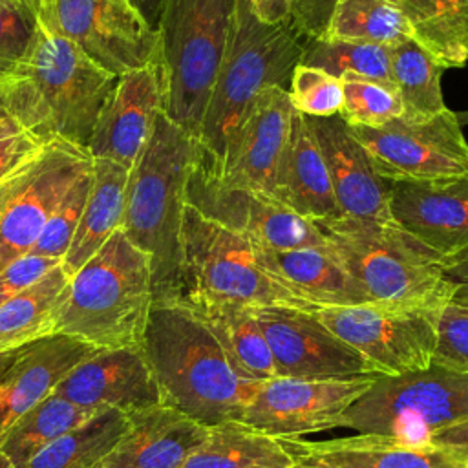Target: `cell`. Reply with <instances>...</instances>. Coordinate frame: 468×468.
I'll use <instances>...</instances> for the list:
<instances>
[{"instance_id":"6da1fadb","label":"cell","mask_w":468,"mask_h":468,"mask_svg":"<svg viewBox=\"0 0 468 468\" xmlns=\"http://www.w3.org/2000/svg\"><path fill=\"white\" fill-rule=\"evenodd\" d=\"M115 84V75L38 24L24 57L0 73V102L40 141L62 139L88 150Z\"/></svg>"},{"instance_id":"7a4b0ae2","label":"cell","mask_w":468,"mask_h":468,"mask_svg":"<svg viewBox=\"0 0 468 468\" xmlns=\"http://www.w3.org/2000/svg\"><path fill=\"white\" fill-rule=\"evenodd\" d=\"M141 346L163 404L207 428L238 420L261 384L241 378L205 320L174 298L154 300Z\"/></svg>"},{"instance_id":"3957f363","label":"cell","mask_w":468,"mask_h":468,"mask_svg":"<svg viewBox=\"0 0 468 468\" xmlns=\"http://www.w3.org/2000/svg\"><path fill=\"white\" fill-rule=\"evenodd\" d=\"M154 303L150 256L121 230L69 276L49 335H64L95 349L141 346Z\"/></svg>"},{"instance_id":"277c9868","label":"cell","mask_w":468,"mask_h":468,"mask_svg":"<svg viewBox=\"0 0 468 468\" xmlns=\"http://www.w3.org/2000/svg\"><path fill=\"white\" fill-rule=\"evenodd\" d=\"M197 154V141L159 112L128 174L119 230L150 256L154 300L176 291L185 186Z\"/></svg>"},{"instance_id":"5b68a950","label":"cell","mask_w":468,"mask_h":468,"mask_svg":"<svg viewBox=\"0 0 468 468\" xmlns=\"http://www.w3.org/2000/svg\"><path fill=\"white\" fill-rule=\"evenodd\" d=\"M305 40L291 18L265 24L252 13L249 0H238L230 42L196 139L199 161L208 170L218 172L223 165L256 97L271 86L289 90Z\"/></svg>"},{"instance_id":"8992f818","label":"cell","mask_w":468,"mask_h":468,"mask_svg":"<svg viewBox=\"0 0 468 468\" xmlns=\"http://www.w3.org/2000/svg\"><path fill=\"white\" fill-rule=\"evenodd\" d=\"M313 223L373 303L441 311L452 302L455 287L442 272V258L397 225L349 216Z\"/></svg>"},{"instance_id":"52a82bcc","label":"cell","mask_w":468,"mask_h":468,"mask_svg":"<svg viewBox=\"0 0 468 468\" xmlns=\"http://www.w3.org/2000/svg\"><path fill=\"white\" fill-rule=\"evenodd\" d=\"M170 298L192 309L291 307L309 313L318 309L265 271L250 239L201 216L186 203L177 283Z\"/></svg>"},{"instance_id":"ba28073f","label":"cell","mask_w":468,"mask_h":468,"mask_svg":"<svg viewBox=\"0 0 468 468\" xmlns=\"http://www.w3.org/2000/svg\"><path fill=\"white\" fill-rule=\"evenodd\" d=\"M238 0H165L159 62L166 117L197 139L207 102L227 53Z\"/></svg>"},{"instance_id":"9c48e42d","label":"cell","mask_w":468,"mask_h":468,"mask_svg":"<svg viewBox=\"0 0 468 468\" xmlns=\"http://www.w3.org/2000/svg\"><path fill=\"white\" fill-rule=\"evenodd\" d=\"M468 419V373L441 366L377 378L336 420V428L426 444Z\"/></svg>"},{"instance_id":"30bf717a","label":"cell","mask_w":468,"mask_h":468,"mask_svg":"<svg viewBox=\"0 0 468 468\" xmlns=\"http://www.w3.org/2000/svg\"><path fill=\"white\" fill-rule=\"evenodd\" d=\"M91 161L86 148L55 139L0 183V271L35 247L49 216Z\"/></svg>"},{"instance_id":"8fae6325","label":"cell","mask_w":468,"mask_h":468,"mask_svg":"<svg viewBox=\"0 0 468 468\" xmlns=\"http://www.w3.org/2000/svg\"><path fill=\"white\" fill-rule=\"evenodd\" d=\"M386 181H441L468 176V143L457 113L444 110L428 119L397 117L382 126H349Z\"/></svg>"},{"instance_id":"7c38bea8","label":"cell","mask_w":468,"mask_h":468,"mask_svg":"<svg viewBox=\"0 0 468 468\" xmlns=\"http://www.w3.org/2000/svg\"><path fill=\"white\" fill-rule=\"evenodd\" d=\"M37 18L115 77L159 62V35L130 0H51Z\"/></svg>"},{"instance_id":"4fadbf2b","label":"cell","mask_w":468,"mask_h":468,"mask_svg":"<svg viewBox=\"0 0 468 468\" xmlns=\"http://www.w3.org/2000/svg\"><path fill=\"white\" fill-rule=\"evenodd\" d=\"M439 313L366 303L320 307L314 316L382 375L395 377L431 366Z\"/></svg>"},{"instance_id":"5bb4252c","label":"cell","mask_w":468,"mask_h":468,"mask_svg":"<svg viewBox=\"0 0 468 468\" xmlns=\"http://www.w3.org/2000/svg\"><path fill=\"white\" fill-rule=\"evenodd\" d=\"M185 203L221 227L269 249H329L313 221L263 192L221 183L199 159L190 168Z\"/></svg>"},{"instance_id":"9a60e30c","label":"cell","mask_w":468,"mask_h":468,"mask_svg":"<svg viewBox=\"0 0 468 468\" xmlns=\"http://www.w3.org/2000/svg\"><path fill=\"white\" fill-rule=\"evenodd\" d=\"M252 314L271 347L278 377L302 380L386 377L331 333L314 313L291 307H256Z\"/></svg>"},{"instance_id":"2e32d148","label":"cell","mask_w":468,"mask_h":468,"mask_svg":"<svg viewBox=\"0 0 468 468\" xmlns=\"http://www.w3.org/2000/svg\"><path fill=\"white\" fill-rule=\"evenodd\" d=\"M380 378V377H378ZM377 378L302 380L276 377L260 384L238 422L278 439L336 428L338 417Z\"/></svg>"},{"instance_id":"e0dca14e","label":"cell","mask_w":468,"mask_h":468,"mask_svg":"<svg viewBox=\"0 0 468 468\" xmlns=\"http://www.w3.org/2000/svg\"><path fill=\"white\" fill-rule=\"evenodd\" d=\"M51 393L91 411L119 410L124 415L163 404L143 346L93 349Z\"/></svg>"},{"instance_id":"ac0fdd59","label":"cell","mask_w":468,"mask_h":468,"mask_svg":"<svg viewBox=\"0 0 468 468\" xmlns=\"http://www.w3.org/2000/svg\"><path fill=\"white\" fill-rule=\"evenodd\" d=\"M292 113L287 90L280 86L263 90L232 139L219 170L212 172L199 163L225 185L258 190L272 197Z\"/></svg>"},{"instance_id":"d6986e66","label":"cell","mask_w":468,"mask_h":468,"mask_svg":"<svg viewBox=\"0 0 468 468\" xmlns=\"http://www.w3.org/2000/svg\"><path fill=\"white\" fill-rule=\"evenodd\" d=\"M165 108L161 62L117 77V84L99 113L88 152L93 159H110L132 168L144 148L155 117Z\"/></svg>"},{"instance_id":"ffe728a7","label":"cell","mask_w":468,"mask_h":468,"mask_svg":"<svg viewBox=\"0 0 468 468\" xmlns=\"http://www.w3.org/2000/svg\"><path fill=\"white\" fill-rule=\"evenodd\" d=\"M393 225L442 260L468 249V176L441 181H395L389 186Z\"/></svg>"},{"instance_id":"44dd1931","label":"cell","mask_w":468,"mask_h":468,"mask_svg":"<svg viewBox=\"0 0 468 468\" xmlns=\"http://www.w3.org/2000/svg\"><path fill=\"white\" fill-rule=\"evenodd\" d=\"M307 122L324 155L340 214L393 223L389 216L391 183L373 170L367 154L349 133L342 117H307Z\"/></svg>"},{"instance_id":"7402d4cb","label":"cell","mask_w":468,"mask_h":468,"mask_svg":"<svg viewBox=\"0 0 468 468\" xmlns=\"http://www.w3.org/2000/svg\"><path fill=\"white\" fill-rule=\"evenodd\" d=\"M282 441L294 453L300 468H468V459L450 448L433 442L406 444L386 435Z\"/></svg>"},{"instance_id":"603a6c76","label":"cell","mask_w":468,"mask_h":468,"mask_svg":"<svg viewBox=\"0 0 468 468\" xmlns=\"http://www.w3.org/2000/svg\"><path fill=\"white\" fill-rule=\"evenodd\" d=\"M126 419L124 433L101 468H183L208 433L207 426L166 404L132 411Z\"/></svg>"},{"instance_id":"cb8c5ba5","label":"cell","mask_w":468,"mask_h":468,"mask_svg":"<svg viewBox=\"0 0 468 468\" xmlns=\"http://www.w3.org/2000/svg\"><path fill=\"white\" fill-rule=\"evenodd\" d=\"M95 347L71 336L49 335L16 349L0 375V444L9 428L46 399L64 375Z\"/></svg>"},{"instance_id":"d4e9b609","label":"cell","mask_w":468,"mask_h":468,"mask_svg":"<svg viewBox=\"0 0 468 468\" xmlns=\"http://www.w3.org/2000/svg\"><path fill=\"white\" fill-rule=\"evenodd\" d=\"M254 249L260 263L276 282L318 309L373 303L329 249L278 250L260 243H254Z\"/></svg>"},{"instance_id":"484cf974","label":"cell","mask_w":468,"mask_h":468,"mask_svg":"<svg viewBox=\"0 0 468 468\" xmlns=\"http://www.w3.org/2000/svg\"><path fill=\"white\" fill-rule=\"evenodd\" d=\"M272 197L309 221L342 216L320 146L307 117L296 110Z\"/></svg>"},{"instance_id":"4316f807","label":"cell","mask_w":468,"mask_h":468,"mask_svg":"<svg viewBox=\"0 0 468 468\" xmlns=\"http://www.w3.org/2000/svg\"><path fill=\"white\" fill-rule=\"evenodd\" d=\"M128 174V168L110 159L91 161L88 199L69 249L62 258V269L68 276L75 274L119 230Z\"/></svg>"},{"instance_id":"83f0119b","label":"cell","mask_w":468,"mask_h":468,"mask_svg":"<svg viewBox=\"0 0 468 468\" xmlns=\"http://www.w3.org/2000/svg\"><path fill=\"white\" fill-rule=\"evenodd\" d=\"M289 446L272 435L238 420L208 428L205 441L185 461L183 468H294Z\"/></svg>"},{"instance_id":"f1b7e54d","label":"cell","mask_w":468,"mask_h":468,"mask_svg":"<svg viewBox=\"0 0 468 468\" xmlns=\"http://www.w3.org/2000/svg\"><path fill=\"white\" fill-rule=\"evenodd\" d=\"M408 22L411 38L444 69L468 62V0H384Z\"/></svg>"},{"instance_id":"f546056e","label":"cell","mask_w":468,"mask_h":468,"mask_svg":"<svg viewBox=\"0 0 468 468\" xmlns=\"http://www.w3.org/2000/svg\"><path fill=\"white\" fill-rule=\"evenodd\" d=\"M218 338L232 369L245 380L265 382L278 377L271 347L252 314L245 307L194 309Z\"/></svg>"},{"instance_id":"4dcf8cb0","label":"cell","mask_w":468,"mask_h":468,"mask_svg":"<svg viewBox=\"0 0 468 468\" xmlns=\"http://www.w3.org/2000/svg\"><path fill=\"white\" fill-rule=\"evenodd\" d=\"M68 280L69 276L60 263L0 305V353L49 336L51 314Z\"/></svg>"},{"instance_id":"1f68e13d","label":"cell","mask_w":468,"mask_h":468,"mask_svg":"<svg viewBox=\"0 0 468 468\" xmlns=\"http://www.w3.org/2000/svg\"><path fill=\"white\" fill-rule=\"evenodd\" d=\"M95 413L99 411L80 408L49 393L9 428L0 444V453L9 459L13 468H20L49 442L77 428Z\"/></svg>"},{"instance_id":"d6a6232c","label":"cell","mask_w":468,"mask_h":468,"mask_svg":"<svg viewBox=\"0 0 468 468\" xmlns=\"http://www.w3.org/2000/svg\"><path fill=\"white\" fill-rule=\"evenodd\" d=\"M128 419L119 410L99 411L49 442L20 468H91L121 439Z\"/></svg>"},{"instance_id":"836d02e7","label":"cell","mask_w":468,"mask_h":468,"mask_svg":"<svg viewBox=\"0 0 468 468\" xmlns=\"http://www.w3.org/2000/svg\"><path fill=\"white\" fill-rule=\"evenodd\" d=\"M389 66L402 117L428 119L446 110L441 91L444 68L413 38L389 48Z\"/></svg>"},{"instance_id":"e575fe53","label":"cell","mask_w":468,"mask_h":468,"mask_svg":"<svg viewBox=\"0 0 468 468\" xmlns=\"http://www.w3.org/2000/svg\"><path fill=\"white\" fill-rule=\"evenodd\" d=\"M324 38L393 48L411 38V29L384 0H338Z\"/></svg>"},{"instance_id":"d590c367","label":"cell","mask_w":468,"mask_h":468,"mask_svg":"<svg viewBox=\"0 0 468 468\" xmlns=\"http://www.w3.org/2000/svg\"><path fill=\"white\" fill-rule=\"evenodd\" d=\"M300 64L318 68L336 79L351 73L395 91L389 48L384 46L333 38H307Z\"/></svg>"},{"instance_id":"8d00e7d4","label":"cell","mask_w":468,"mask_h":468,"mask_svg":"<svg viewBox=\"0 0 468 468\" xmlns=\"http://www.w3.org/2000/svg\"><path fill=\"white\" fill-rule=\"evenodd\" d=\"M344 104L340 117L349 126H382L402 115V102L397 91L373 80L346 73L340 77Z\"/></svg>"},{"instance_id":"74e56055","label":"cell","mask_w":468,"mask_h":468,"mask_svg":"<svg viewBox=\"0 0 468 468\" xmlns=\"http://www.w3.org/2000/svg\"><path fill=\"white\" fill-rule=\"evenodd\" d=\"M90 186H91V168L84 172L64 194L57 208L49 216L48 223L44 225L35 247L29 250L31 254L48 256L62 261L75 236V230L79 227Z\"/></svg>"},{"instance_id":"f35d334b","label":"cell","mask_w":468,"mask_h":468,"mask_svg":"<svg viewBox=\"0 0 468 468\" xmlns=\"http://www.w3.org/2000/svg\"><path fill=\"white\" fill-rule=\"evenodd\" d=\"M287 91L292 108L307 117L338 115L344 104L340 79L303 64L294 68Z\"/></svg>"},{"instance_id":"ab89813d","label":"cell","mask_w":468,"mask_h":468,"mask_svg":"<svg viewBox=\"0 0 468 468\" xmlns=\"http://www.w3.org/2000/svg\"><path fill=\"white\" fill-rule=\"evenodd\" d=\"M433 366L457 373H468V309L446 303L437 318V340L431 356Z\"/></svg>"},{"instance_id":"60d3db41","label":"cell","mask_w":468,"mask_h":468,"mask_svg":"<svg viewBox=\"0 0 468 468\" xmlns=\"http://www.w3.org/2000/svg\"><path fill=\"white\" fill-rule=\"evenodd\" d=\"M37 27V13L24 0H0V73L24 57Z\"/></svg>"},{"instance_id":"b9f144b4","label":"cell","mask_w":468,"mask_h":468,"mask_svg":"<svg viewBox=\"0 0 468 468\" xmlns=\"http://www.w3.org/2000/svg\"><path fill=\"white\" fill-rule=\"evenodd\" d=\"M44 141L27 132L11 115H0V183L9 177L18 166L33 157Z\"/></svg>"},{"instance_id":"7bdbcfd3","label":"cell","mask_w":468,"mask_h":468,"mask_svg":"<svg viewBox=\"0 0 468 468\" xmlns=\"http://www.w3.org/2000/svg\"><path fill=\"white\" fill-rule=\"evenodd\" d=\"M60 263V260L27 252L4 267L0 271V305L22 292L24 289L31 287L35 282H38L44 274H48L53 267Z\"/></svg>"},{"instance_id":"ee69618b","label":"cell","mask_w":468,"mask_h":468,"mask_svg":"<svg viewBox=\"0 0 468 468\" xmlns=\"http://www.w3.org/2000/svg\"><path fill=\"white\" fill-rule=\"evenodd\" d=\"M338 0H292L291 20L305 38H324Z\"/></svg>"},{"instance_id":"f6af8a7d","label":"cell","mask_w":468,"mask_h":468,"mask_svg":"<svg viewBox=\"0 0 468 468\" xmlns=\"http://www.w3.org/2000/svg\"><path fill=\"white\" fill-rule=\"evenodd\" d=\"M442 272L446 280L455 287L452 303L468 309V249L442 260Z\"/></svg>"},{"instance_id":"bcb514c9","label":"cell","mask_w":468,"mask_h":468,"mask_svg":"<svg viewBox=\"0 0 468 468\" xmlns=\"http://www.w3.org/2000/svg\"><path fill=\"white\" fill-rule=\"evenodd\" d=\"M430 442L450 448L468 459V419L433 433Z\"/></svg>"},{"instance_id":"7dc6e473","label":"cell","mask_w":468,"mask_h":468,"mask_svg":"<svg viewBox=\"0 0 468 468\" xmlns=\"http://www.w3.org/2000/svg\"><path fill=\"white\" fill-rule=\"evenodd\" d=\"M252 13L265 24H280L291 18L292 0H249Z\"/></svg>"},{"instance_id":"c3c4849f","label":"cell","mask_w":468,"mask_h":468,"mask_svg":"<svg viewBox=\"0 0 468 468\" xmlns=\"http://www.w3.org/2000/svg\"><path fill=\"white\" fill-rule=\"evenodd\" d=\"M130 2L137 7V11L143 15V18L148 22V26L154 31H157L165 0H130Z\"/></svg>"},{"instance_id":"681fc988","label":"cell","mask_w":468,"mask_h":468,"mask_svg":"<svg viewBox=\"0 0 468 468\" xmlns=\"http://www.w3.org/2000/svg\"><path fill=\"white\" fill-rule=\"evenodd\" d=\"M15 353H16V349H13V351H5V353H0V375H2V371L11 364V360L15 358Z\"/></svg>"},{"instance_id":"f907efd6","label":"cell","mask_w":468,"mask_h":468,"mask_svg":"<svg viewBox=\"0 0 468 468\" xmlns=\"http://www.w3.org/2000/svg\"><path fill=\"white\" fill-rule=\"evenodd\" d=\"M35 13H38V11H42L51 0H24Z\"/></svg>"},{"instance_id":"816d5d0a","label":"cell","mask_w":468,"mask_h":468,"mask_svg":"<svg viewBox=\"0 0 468 468\" xmlns=\"http://www.w3.org/2000/svg\"><path fill=\"white\" fill-rule=\"evenodd\" d=\"M0 468H13L11 463H9V459H7L4 453H0Z\"/></svg>"},{"instance_id":"f5cc1de1","label":"cell","mask_w":468,"mask_h":468,"mask_svg":"<svg viewBox=\"0 0 468 468\" xmlns=\"http://www.w3.org/2000/svg\"><path fill=\"white\" fill-rule=\"evenodd\" d=\"M2 113H5V112H4V108H2V102H0V115H2Z\"/></svg>"},{"instance_id":"db71d44e","label":"cell","mask_w":468,"mask_h":468,"mask_svg":"<svg viewBox=\"0 0 468 468\" xmlns=\"http://www.w3.org/2000/svg\"><path fill=\"white\" fill-rule=\"evenodd\" d=\"M91 468H101V464H95V466H91Z\"/></svg>"},{"instance_id":"11a10c76","label":"cell","mask_w":468,"mask_h":468,"mask_svg":"<svg viewBox=\"0 0 468 468\" xmlns=\"http://www.w3.org/2000/svg\"><path fill=\"white\" fill-rule=\"evenodd\" d=\"M294 468H300V466H298V463H296V466H294Z\"/></svg>"}]
</instances>
